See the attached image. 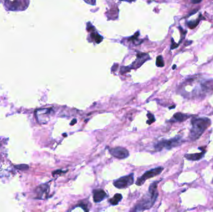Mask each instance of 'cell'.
Here are the masks:
<instances>
[{"label": "cell", "instance_id": "6da1fadb", "mask_svg": "<svg viewBox=\"0 0 213 212\" xmlns=\"http://www.w3.org/2000/svg\"><path fill=\"white\" fill-rule=\"evenodd\" d=\"M159 181H156L152 183L149 187L148 193L146 194L133 210L135 211H144L150 209L153 207L158 196V185Z\"/></svg>", "mask_w": 213, "mask_h": 212}, {"label": "cell", "instance_id": "7a4b0ae2", "mask_svg": "<svg viewBox=\"0 0 213 212\" xmlns=\"http://www.w3.org/2000/svg\"><path fill=\"white\" fill-rule=\"evenodd\" d=\"M191 123L192 126L189 131V137L191 141L198 140L211 124L210 119L206 117L192 118Z\"/></svg>", "mask_w": 213, "mask_h": 212}, {"label": "cell", "instance_id": "3957f363", "mask_svg": "<svg viewBox=\"0 0 213 212\" xmlns=\"http://www.w3.org/2000/svg\"><path fill=\"white\" fill-rule=\"evenodd\" d=\"M183 143L182 137L180 136H176L170 140H163L159 141L155 145V149L157 151H160L163 149H170L173 148H175L180 145Z\"/></svg>", "mask_w": 213, "mask_h": 212}, {"label": "cell", "instance_id": "277c9868", "mask_svg": "<svg viewBox=\"0 0 213 212\" xmlns=\"http://www.w3.org/2000/svg\"><path fill=\"white\" fill-rule=\"evenodd\" d=\"M54 114V111L51 108L39 109L36 111V119L40 124L48 123Z\"/></svg>", "mask_w": 213, "mask_h": 212}, {"label": "cell", "instance_id": "5b68a950", "mask_svg": "<svg viewBox=\"0 0 213 212\" xmlns=\"http://www.w3.org/2000/svg\"><path fill=\"white\" fill-rule=\"evenodd\" d=\"M163 170L164 168L163 167H158L145 172L141 177L138 178L136 184L138 185V186H141V185H142L145 182L146 180L159 175Z\"/></svg>", "mask_w": 213, "mask_h": 212}, {"label": "cell", "instance_id": "8992f818", "mask_svg": "<svg viewBox=\"0 0 213 212\" xmlns=\"http://www.w3.org/2000/svg\"><path fill=\"white\" fill-rule=\"evenodd\" d=\"M134 174H130L128 175L122 177L114 181V186L119 189H126L130 185H131L134 182Z\"/></svg>", "mask_w": 213, "mask_h": 212}, {"label": "cell", "instance_id": "52a82bcc", "mask_svg": "<svg viewBox=\"0 0 213 212\" xmlns=\"http://www.w3.org/2000/svg\"><path fill=\"white\" fill-rule=\"evenodd\" d=\"M109 152L112 156L119 159H125L129 156V151L121 147L112 148L109 150Z\"/></svg>", "mask_w": 213, "mask_h": 212}, {"label": "cell", "instance_id": "ba28073f", "mask_svg": "<svg viewBox=\"0 0 213 212\" xmlns=\"http://www.w3.org/2000/svg\"><path fill=\"white\" fill-rule=\"evenodd\" d=\"M150 57H149V55L148 54H138L137 56V59L135 62H134L131 65H130V69H137L139 68L140 66L148 59H150Z\"/></svg>", "mask_w": 213, "mask_h": 212}, {"label": "cell", "instance_id": "9c48e42d", "mask_svg": "<svg viewBox=\"0 0 213 212\" xmlns=\"http://www.w3.org/2000/svg\"><path fill=\"white\" fill-rule=\"evenodd\" d=\"M106 197H107V195L102 189H97L93 191V199L95 203L101 202L104 200Z\"/></svg>", "mask_w": 213, "mask_h": 212}, {"label": "cell", "instance_id": "30bf717a", "mask_svg": "<svg viewBox=\"0 0 213 212\" xmlns=\"http://www.w3.org/2000/svg\"><path fill=\"white\" fill-rule=\"evenodd\" d=\"M190 116H191L187 115V114L182 113H180V112H178V113H175L173 116V118H171L170 121L179 122V123L183 122V121H185L186 120H187Z\"/></svg>", "mask_w": 213, "mask_h": 212}, {"label": "cell", "instance_id": "8fae6325", "mask_svg": "<svg viewBox=\"0 0 213 212\" xmlns=\"http://www.w3.org/2000/svg\"><path fill=\"white\" fill-rule=\"evenodd\" d=\"M206 153V151H202L201 152L199 153H195V154H186L184 155V157L189 161H196L200 160L202 159Z\"/></svg>", "mask_w": 213, "mask_h": 212}, {"label": "cell", "instance_id": "7c38bea8", "mask_svg": "<svg viewBox=\"0 0 213 212\" xmlns=\"http://www.w3.org/2000/svg\"><path fill=\"white\" fill-rule=\"evenodd\" d=\"M38 190H39L38 194H39V198L43 199V198L47 197L49 191V188L48 185L43 184L41 185V186L39 187Z\"/></svg>", "mask_w": 213, "mask_h": 212}, {"label": "cell", "instance_id": "4fadbf2b", "mask_svg": "<svg viewBox=\"0 0 213 212\" xmlns=\"http://www.w3.org/2000/svg\"><path fill=\"white\" fill-rule=\"evenodd\" d=\"M90 37L92 41H95L97 44L101 43L103 40V37L100 35L97 32H92L90 34Z\"/></svg>", "mask_w": 213, "mask_h": 212}, {"label": "cell", "instance_id": "5bb4252c", "mask_svg": "<svg viewBox=\"0 0 213 212\" xmlns=\"http://www.w3.org/2000/svg\"><path fill=\"white\" fill-rule=\"evenodd\" d=\"M201 19H204V18H202V15H200V16H199V18H198L196 20H195V21H189L188 23H187V25L188 26V28L191 29H192L195 28L196 26L198 25V24L199 23V22H200Z\"/></svg>", "mask_w": 213, "mask_h": 212}, {"label": "cell", "instance_id": "9a60e30c", "mask_svg": "<svg viewBox=\"0 0 213 212\" xmlns=\"http://www.w3.org/2000/svg\"><path fill=\"white\" fill-rule=\"evenodd\" d=\"M122 199V195L120 194H116L114 197L109 200V202L112 205H117Z\"/></svg>", "mask_w": 213, "mask_h": 212}, {"label": "cell", "instance_id": "2e32d148", "mask_svg": "<svg viewBox=\"0 0 213 212\" xmlns=\"http://www.w3.org/2000/svg\"><path fill=\"white\" fill-rule=\"evenodd\" d=\"M156 65L158 67H163L165 66V62L163 61V58L162 56H159L156 58Z\"/></svg>", "mask_w": 213, "mask_h": 212}, {"label": "cell", "instance_id": "e0dca14e", "mask_svg": "<svg viewBox=\"0 0 213 212\" xmlns=\"http://www.w3.org/2000/svg\"><path fill=\"white\" fill-rule=\"evenodd\" d=\"M147 116L148 117V120L146 121V123H147L148 124H150L155 121V116L154 115H152L151 113H148L147 115Z\"/></svg>", "mask_w": 213, "mask_h": 212}, {"label": "cell", "instance_id": "ac0fdd59", "mask_svg": "<svg viewBox=\"0 0 213 212\" xmlns=\"http://www.w3.org/2000/svg\"><path fill=\"white\" fill-rule=\"evenodd\" d=\"M179 45V44H176L174 40L173 39H171V49H176V48L178 47Z\"/></svg>", "mask_w": 213, "mask_h": 212}, {"label": "cell", "instance_id": "d6986e66", "mask_svg": "<svg viewBox=\"0 0 213 212\" xmlns=\"http://www.w3.org/2000/svg\"><path fill=\"white\" fill-rule=\"evenodd\" d=\"M84 1L85 3H87V4L93 6L95 5V3H96V0H84Z\"/></svg>", "mask_w": 213, "mask_h": 212}, {"label": "cell", "instance_id": "ffe728a7", "mask_svg": "<svg viewBox=\"0 0 213 212\" xmlns=\"http://www.w3.org/2000/svg\"><path fill=\"white\" fill-rule=\"evenodd\" d=\"M203 0H191V1L192 3L193 4H198L199 3H201Z\"/></svg>", "mask_w": 213, "mask_h": 212}, {"label": "cell", "instance_id": "44dd1931", "mask_svg": "<svg viewBox=\"0 0 213 212\" xmlns=\"http://www.w3.org/2000/svg\"><path fill=\"white\" fill-rule=\"evenodd\" d=\"M76 122H77V120H76V119H74V120H73V121H71V123L70 124L71 125H74Z\"/></svg>", "mask_w": 213, "mask_h": 212}, {"label": "cell", "instance_id": "7402d4cb", "mask_svg": "<svg viewBox=\"0 0 213 212\" xmlns=\"http://www.w3.org/2000/svg\"><path fill=\"white\" fill-rule=\"evenodd\" d=\"M192 41H189H189H187V42H186V43L185 44V45H186V46H188V45H190L191 44H192Z\"/></svg>", "mask_w": 213, "mask_h": 212}, {"label": "cell", "instance_id": "603a6c76", "mask_svg": "<svg viewBox=\"0 0 213 212\" xmlns=\"http://www.w3.org/2000/svg\"><path fill=\"white\" fill-rule=\"evenodd\" d=\"M122 1H128V2H132V1H135V0H122Z\"/></svg>", "mask_w": 213, "mask_h": 212}, {"label": "cell", "instance_id": "cb8c5ba5", "mask_svg": "<svg viewBox=\"0 0 213 212\" xmlns=\"http://www.w3.org/2000/svg\"><path fill=\"white\" fill-rule=\"evenodd\" d=\"M176 67V65H174L173 66V69H175Z\"/></svg>", "mask_w": 213, "mask_h": 212}, {"label": "cell", "instance_id": "d4e9b609", "mask_svg": "<svg viewBox=\"0 0 213 212\" xmlns=\"http://www.w3.org/2000/svg\"><path fill=\"white\" fill-rule=\"evenodd\" d=\"M212 184H213V179H212V182H211Z\"/></svg>", "mask_w": 213, "mask_h": 212}]
</instances>
